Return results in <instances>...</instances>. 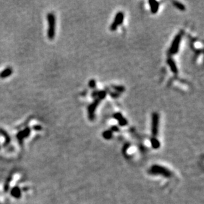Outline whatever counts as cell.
Here are the masks:
<instances>
[{"label": "cell", "mask_w": 204, "mask_h": 204, "mask_svg": "<svg viewBox=\"0 0 204 204\" xmlns=\"http://www.w3.org/2000/svg\"><path fill=\"white\" fill-rule=\"evenodd\" d=\"M149 173L152 175H161L166 178L171 177L172 175L171 171L166 167L157 165L151 166L149 170Z\"/></svg>", "instance_id": "2"}, {"label": "cell", "mask_w": 204, "mask_h": 204, "mask_svg": "<svg viewBox=\"0 0 204 204\" xmlns=\"http://www.w3.org/2000/svg\"><path fill=\"white\" fill-rule=\"evenodd\" d=\"M31 132V128L30 127L27 126L23 130H21L19 131L16 135V137H17V141L19 145H22L23 143V140L28 137L30 135Z\"/></svg>", "instance_id": "4"}, {"label": "cell", "mask_w": 204, "mask_h": 204, "mask_svg": "<svg viewBox=\"0 0 204 204\" xmlns=\"http://www.w3.org/2000/svg\"><path fill=\"white\" fill-rule=\"evenodd\" d=\"M151 143L153 149H157L160 147V142H159V141L156 137L151 138Z\"/></svg>", "instance_id": "15"}, {"label": "cell", "mask_w": 204, "mask_h": 204, "mask_svg": "<svg viewBox=\"0 0 204 204\" xmlns=\"http://www.w3.org/2000/svg\"><path fill=\"white\" fill-rule=\"evenodd\" d=\"M103 136L104 139H111L112 137V133L110 131H104V132H103Z\"/></svg>", "instance_id": "17"}, {"label": "cell", "mask_w": 204, "mask_h": 204, "mask_svg": "<svg viewBox=\"0 0 204 204\" xmlns=\"http://www.w3.org/2000/svg\"><path fill=\"white\" fill-rule=\"evenodd\" d=\"M167 62H168V63H169V67H170V69H171L172 71L175 73H178L177 67H176V63H175V62H174L173 59H169L167 60Z\"/></svg>", "instance_id": "13"}, {"label": "cell", "mask_w": 204, "mask_h": 204, "mask_svg": "<svg viewBox=\"0 0 204 204\" xmlns=\"http://www.w3.org/2000/svg\"><path fill=\"white\" fill-rule=\"evenodd\" d=\"M173 3L174 5H175V7H176V8H178V9L181 10V11H184L185 9H186V7H185V6L182 3H181L180 2H173Z\"/></svg>", "instance_id": "16"}, {"label": "cell", "mask_w": 204, "mask_h": 204, "mask_svg": "<svg viewBox=\"0 0 204 204\" xmlns=\"http://www.w3.org/2000/svg\"><path fill=\"white\" fill-rule=\"evenodd\" d=\"M89 86L91 88H94L96 87V82L94 80H91L89 82Z\"/></svg>", "instance_id": "21"}, {"label": "cell", "mask_w": 204, "mask_h": 204, "mask_svg": "<svg viewBox=\"0 0 204 204\" xmlns=\"http://www.w3.org/2000/svg\"><path fill=\"white\" fill-rule=\"evenodd\" d=\"M32 128H33V130H35V131H41V130H42V126L40 125H34L33 127H32Z\"/></svg>", "instance_id": "20"}, {"label": "cell", "mask_w": 204, "mask_h": 204, "mask_svg": "<svg viewBox=\"0 0 204 204\" xmlns=\"http://www.w3.org/2000/svg\"><path fill=\"white\" fill-rule=\"evenodd\" d=\"M48 20V32L47 36L49 40H53L55 37L56 33V17L53 13H49L47 15Z\"/></svg>", "instance_id": "1"}, {"label": "cell", "mask_w": 204, "mask_h": 204, "mask_svg": "<svg viewBox=\"0 0 204 204\" xmlns=\"http://www.w3.org/2000/svg\"><path fill=\"white\" fill-rule=\"evenodd\" d=\"M10 182H11V178H9V179H7V180L6 181L5 184V186H4V190L5 191H8L9 188V183H10Z\"/></svg>", "instance_id": "19"}, {"label": "cell", "mask_w": 204, "mask_h": 204, "mask_svg": "<svg viewBox=\"0 0 204 204\" xmlns=\"http://www.w3.org/2000/svg\"><path fill=\"white\" fill-rule=\"evenodd\" d=\"M182 40V34H177V35L175 37V38H174L173 41H172V43L171 46H170V48L169 49V53L172 55H174V54H176L178 52L179 47L180 45V42H181Z\"/></svg>", "instance_id": "3"}, {"label": "cell", "mask_w": 204, "mask_h": 204, "mask_svg": "<svg viewBox=\"0 0 204 204\" xmlns=\"http://www.w3.org/2000/svg\"><path fill=\"white\" fill-rule=\"evenodd\" d=\"M149 6H150V8H151V13L155 14L157 13L159 10V2H157V1H153V0H151L149 2Z\"/></svg>", "instance_id": "10"}, {"label": "cell", "mask_w": 204, "mask_h": 204, "mask_svg": "<svg viewBox=\"0 0 204 204\" xmlns=\"http://www.w3.org/2000/svg\"><path fill=\"white\" fill-rule=\"evenodd\" d=\"M11 195L16 199H19L21 197V190L18 186L13 188L11 190Z\"/></svg>", "instance_id": "11"}, {"label": "cell", "mask_w": 204, "mask_h": 204, "mask_svg": "<svg viewBox=\"0 0 204 204\" xmlns=\"http://www.w3.org/2000/svg\"><path fill=\"white\" fill-rule=\"evenodd\" d=\"M124 18V15L122 12H119V13H117L115 17V19H114V22L112 23L111 26H110V30H111V31H115V30H116L118 26L120 25L123 23Z\"/></svg>", "instance_id": "6"}, {"label": "cell", "mask_w": 204, "mask_h": 204, "mask_svg": "<svg viewBox=\"0 0 204 204\" xmlns=\"http://www.w3.org/2000/svg\"><path fill=\"white\" fill-rule=\"evenodd\" d=\"M114 117H115V118L118 121L119 124H120V125H122V126L125 125L127 124L126 120L124 118V117L122 116V115L121 114H120V113L116 114L115 115H114Z\"/></svg>", "instance_id": "12"}, {"label": "cell", "mask_w": 204, "mask_h": 204, "mask_svg": "<svg viewBox=\"0 0 204 204\" xmlns=\"http://www.w3.org/2000/svg\"><path fill=\"white\" fill-rule=\"evenodd\" d=\"M159 116L158 113L155 112L152 115V135L153 137H156L159 133Z\"/></svg>", "instance_id": "5"}, {"label": "cell", "mask_w": 204, "mask_h": 204, "mask_svg": "<svg viewBox=\"0 0 204 204\" xmlns=\"http://www.w3.org/2000/svg\"><path fill=\"white\" fill-rule=\"evenodd\" d=\"M106 94V93L105 91H100V92H98L97 95L98 96L99 100H100V99H104V98L105 97Z\"/></svg>", "instance_id": "18"}, {"label": "cell", "mask_w": 204, "mask_h": 204, "mask_svg": "<svg viewBox=\"0 0 204 204\" xmlns=\"http://www.w3.org/2000/svg\"><path fill=\"white\" fill-rule=\"evenodd\" d=\"M13 72V69L11 67H7L5 69L0 72V78L1 79H5L9 77L12 75Z\"/></svg>", "instance_id": "9"}, {"label": "cell", "mask_w": 204, "mask_h": 204, "mask_svg": "<svg viewBox=\"0 0 204 204\" xmlns=\"http://www.w3.org/2000/svg\"><path fill=\"white\" fill-rule=\"evenodd\" d=\"M100 100L99 99H97L94 100L88 108V113H89V118L90 120H93L94 118V112H95V110L97 109V106L99 105Z\"/></svg>", "instance_id": "7"}, {"label": "cell", "mask_w": 204, "mask_h": 204, "mask_svg": "<svg viewBox=\"0 0 204 204\" xmlns=\"http://www.w3.org/2000/svg\"><path fill=\"white\" fill-rule=\"evenodd\" d=\"M0 135H2V136L5 138V143H3V146L4 147H5L7 145H9L10 142H11V137L9 135L8 133H7L4 129H3V128H0Z\"/></svg>", "instance_id": "8"}, {"label": "cell", "mask_w": 204, "mask_h": 204, "mask_svg": "<svg viewBox=\"0 0 204 204\" xmlns=\"http://www.w3.org/2000/svg\"><path fill=\"white\" fill-rule=\"evenodd\" d=\"M33 118H34V117H33V116H29L28 118H27V120H26L23 123V124H20V125H17V126L15 128V129H17V130H19V129H21V128H26V127H27L28 124H29L30 122H31V120H33Z\"/></svg>", "instance_id": "14"}]
</instances>
